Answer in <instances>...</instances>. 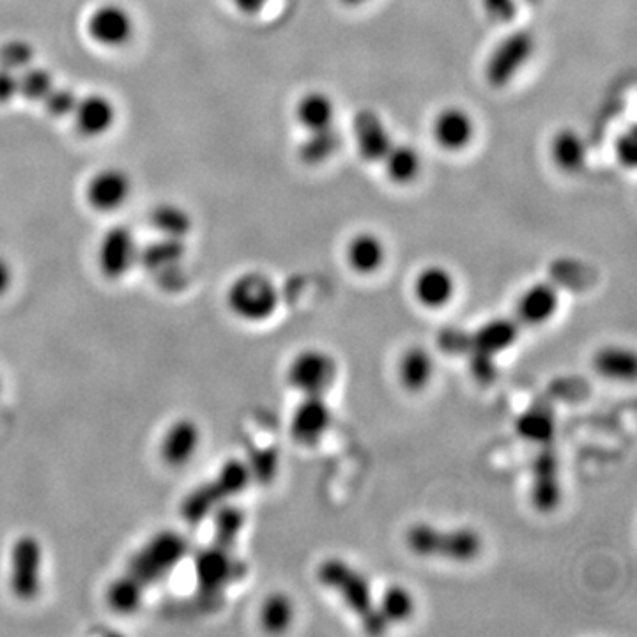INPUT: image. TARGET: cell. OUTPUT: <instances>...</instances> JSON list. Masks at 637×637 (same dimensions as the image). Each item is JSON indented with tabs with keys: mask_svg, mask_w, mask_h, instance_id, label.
Instances as JSON below:
<instances>
[{
	"mask_svg": "<svg viewBox=\"0 0 637 637\" xmlns=\"http://www.w3.org/2000/svg\"><path fill=\"white\" fill-rule=\"evenodd\" d=\"M531 499L538 512H553L561 499L559 466L555 455H541L533 467Z\"/></svg>",
	"mask_w": 637,
	"mask_h": 637,
	"instance_id": "44dd1931",
	"label": "cell"
},
{
	"mask_svg": "<svg viewBox=\"0 0 637 637\" xmlns=\"http://www.w3.org/2000/svg\"><path fill=\"white\" fill-rule=\"evenodd\" d=\"M347 266L358 277H374L389 259V248L383 238L372 231L356 232L344 248Z\"/></svg>",
	"mask_w": 637,
	"mask_h": 637,
	"instance_id": "d6986e66",
	"label": "cell"
},
{
	"mask_svg": "<svg viewBox=\"0 0 637 637\" xmlns=\"http://www.w3.org/2000/svg\"><path fill=\"white\" fill-rule=\"evenodd\" d=\"M14 282V271L10 260L0 255V298L11 291Z\"/></svg>",
	"mask_w": 637,
	"mask_h": 637,
	"instance_id": "60d3db41",
	"label": "cell"
},
{
	"mask_svg": "<svg viewBox=\"0 0 637 637\" xmlns=\"http://www.w3.org/2000/svg\"><path fill=\"white\" fill-rule=\"evenodd\" d=\"M340 369L335 356L319 347H306L292 356L286 369L289 386L300 397H328L337 384Z\"/></svg>",
	"mask_w": 637,
	"mask_h": 637,
	"instance_id": "5b68a950",
	"label": "cell"
},
{
	"mask_svg": "<svg viewBox=\"0 0 637 637\" xmlns=\"http://www.w3.org/2000/svg\"><path fill=\"white\" fill-rule=\"evenodd\" d=\"M2 386H4V384H2V378H0V393H2Z\"/></svg>",
	"mask_w": 637,
	"mask_h": 637,
	"instance_id": "ee69618b",
	"label": "cell"
},
{
	"mask_svg": "<svg viewBox=\"0 0 637 637\" xmlns=\"http://www.w3.org/2000/svg\"><path fill=\"white\" fill-rule=\"evenodd\" d=\"M202 447V429L192 418H177L166 425L158 452L165 466L183 470L195 461Z\"/></svg>",
	"mask_w": 637,
	"mask_h": 637,
	"instance_id": "8fae6325",
	"label": "cell"
},
{
	"mask_svg": "<svg viewBox=\"0 0 637 637\" xmlns=\"http://www.w3.org/2000/svg\"><path fill=\"white\" fill-rule=\"evenodd\" d=\"M616 158L622 165L627 166V169H633L636 165L637 157V137L636 130L630 128V130L625 131L624 135H619L618 140H616Z\"/></svg>",
	"mask_w": 637,
	"mask_h": 637,
	"instance_id": "74e56055",
	"label": "cell"
},
{
	"mask_svg": "<svg viewBox=\"0 0 637 637\" xmlns=\"http://www.w3.org/2000/svg\"><path fill=\"white\" fill-rule=\"evenodd\" d=\"M522 2H528V4H538L541 0H522Z\"/></svg>",
	"mask_w": 637,
	"mask_h": 637,
	"instance_id": "7bdbcfd3",
	"label": "cell"
},
{
	"mask_svg": "<svg viewBox=\"0 0 637 637\" xmlns=\"http://www.w3.org/2000/svg\"><path fill=\"white\" fill-rule=\"evenodd\" d=\"M280 292L264 271H245L227 289V306L241 323L264 324L277 314Z\"/></svg>",
	"mask_w": 637,
	"mask_h": 637,
	"instance_id": "3957f363",
	"label": "cell"
},
{
	"mask_svg": "<svg viewBox=\"0 0 637 637\" xmlns=\"http://www.w3.org/2000/svg\"><path fill=\"white\" fill-rule=\"evenodd\" d=\"M74 128L85 139H97L116 126L117 106L105 94L94 93L79 97L74 105Z\"/></svg>",
	"mask_w": 637,
	"mask_h": 637,
	"instance_id": "ac0fdd59",
	"label": "cell"
},
{
	"mask_svg": "<svg viewBox=\"0 0 637 637\" xmlns=\"http://www.w3.org/2000/svg\"><path fill=\"white\" fill-rule=\"evenodd\" d=\"M381 163L384 174L395 186L413 185L424 171V158L413 143L393 142Z\"/></svg>",
	"mask_w": 637,
	"mask_h": 637,
	"instance_id": "cb8c5ba5",
	"label": "cell"
},
{
	"mask_svg": "<svg viewBox=\"0 0 637 637\" xmlns=\"http://www.w3.org/2000/svg\"><path fill=\"white\" fill-rule=\"evenodd\" d=\"M185 551V541L179 535L166 533V535L154 536V541L149 542L135 558L131 574L143 584H148L151 579L162 578L171 572L177 561L183 558Z\"/></svg>",
	"mask_w": 637,
	"mask_h": 637,
	"instance_id": "9a60e30c",
	"label": "cell"
},
{
	"mask_svg": "<svg viewBox=\"0 0 637 637\" xmlns=\"http://www.w3.org/2000/svg\"><path fill=\"white\" fill-rule=\"evenodd\" d=\"M536 48H538V43L533 31L526 27L510 31L507 36L496 43L485 60V82L496 91L510 88V83L518 79L522 70L535 57Z\"/></svg>",
	"mask_w": 637,
	"mask_h": 637,
	"instance_id": "277c9868",
	"label": "cell"
},
{
	"mask_svg": "<svg viewBox=\"0 0 637 637\" xmlns=\"http://www.w3.org/2000/svg\"><path fill=\"white\" fill-rule=\"evenodd\" d=\"M34 57H36V50L33 43L25 39H10L0 45V68L4 70H11L14 73L27 70L28 66L34 65Z\"/></svg>",
	"mask_w": 637,
	"mask_h": 637,
	"instance_id": "e575fe53",
	"label": "cell"
},
{
	"mask_svg": "<svg viewBox=\"0 0 637 637\" xmlns=\"http://www.w3.org/2000/svg\"><path fill=\"white\" fill-rule=\"evenodd\" d=\"M340 4L346 5V8H351V10H356V8H361V5H366L367 2L370 0H338Z\"/></svg>",
	"mask_w": 637,
	"mask_h": 637,
	"instance_id": "b9f144b4",
	"label": "cell"
},
{
	"mask_svg": "<svg viewBox=\"0 0 637 637\" xmlns=\"http://www.w3.org/2000/svg\"><path fill=\"white\" fill-rule=\"evenodd\" d=\"M636 355L627 347L611 344L593 355V370L607 381L630 383L636 378Z\"/></svg>",
	"mask_w": 637,
	"mask_h": 637,
	"instance_id": "83f0119b",
	"label": "cell"
},
{
	"mask_svg": "<svg viewBox=\"0 0 637 637\" xmlns=\"http://www.w3.org/2000/svg\"><path fill=\"white\" fill-rule=\"evenodd\" d=\"M149 223L162 238L185 241L194 231V218L179 204L163 202L149 215Z\"/></svg>",
	"mask_w": 637,
	"mask_h": 637,
	"instance_id": "f546056e",
	"label": "cell"
},
{
	"mask_svg": "<svg viewBox=\"0 0 637 637\" xmlns=\"http://www.w3.org/2000/svg\"><path fill=\"white\" fill-rule=\"evenodd\" d=\"M85 31L100 47L123 48L134 39L135 19L125 5L105 2L89 14Z\"/></svg>",
	"mask_w": 637,
	"mask_h": 637,
	"instance_id": "9c48e42d",
	"label": "cell"
},
{
	"mask_svg": "<svg viewBox=\"0 0 637 637\" xmlns=\"http://www.w3.org/2000/svg\"><path fill=\"white\" fill-rule=\"evenodd\" d=\"M549 151L551 160L556 169L568 176L579 174L587 166L588 157H590L587 140L574 128L556 131L551 140Z\"/></svg>",
	"mask_w": 637,
	"mask_h": 637,
	"instance_id": "7402d4cb",
	"label": "cell"
},
{
	"mask_svg": "<svg viewBox=\"0 0 637 637\" xmlns=\"http://www.w3.org/2000/svg\"><path fill=\"white\" fill-rule=\"evenodd\" d=\"M413 298L429 312H439L452 305L458 294V278L443 264H427L413 280Z\"/></svg>",
	"mask_w": 637,
	"mask_h": 637,
	"instance_id": "5bb4252c",
	"label": "cell"
},
{
	"mask_svg": "<svg viewBox=\"0 0 637 637\" xmlns=\"http://www.w3.org/2000/svg\"><path fill=\"white\" fill-rule=\"evenodd\" d=\"M378 611L386 627L404 625L412 622L418 613V599L412 588L395 582L379 593Z\"/></svg>",
	"mask_w": 637,
	"mask_h": 637,
	"instance_id": "4316f807",
	"label": "cell"
},
{
	"mask_svg": "<svg viewBox=\"0 0 637 637\" xmlns=\"http://www.w3.org/2000/svg\"><path fill=\"white\" fill-rule=\"evenodd\" d=\"M344 135L337 125L326 126L321 130L305 131V137L298 146V158L309 166H321L337 157L343 149Z\"/></svg>",
	"mask_w": 637,
	"mask_h": 637,
	"instance_id": "d4e9b609",
	"label": "cell"
},
{
	"mask_svg": "<svg viewBox=\"0 0 637 637\" xmlns=\"http://www.w3.org/2000/svg\"><path fill=\"white\" fill-rule=\"evenodd\" d=\"M231 565L229 551L227 553L223 549L204 551L197 559V581L208 588L223 587L225 582L231 581Z\"/></svg>",
	"mask_w": 637,
	"mask_h": 637,
	"instance_id": "1f68e13d",
	"label": "cell"
},
{
	"mask_svg": "<svg viewBox=\"0 0 637 637\" xmlns=\"http://www.w3.org/2000/svg\"><path fill=\"white\" fill-rule=\"evenodd\" d=\"M352 139L361 160L367 163H381L389 153L393 140L389 126L374 108H361L352 117Z\"/></svg>",
	"mask_w": 637,
	"mask_h": 637,
	"instance_id": "2e32d148",
	"label": "cell"
},
{
	"mask_svg": "<svg viewBox=\"0 0 637 637\" xmlns=\"http://www.w3.org/2000/svg\"><path fill=\"white\" fill-rule=\"evenodd\" d=\"M333 425L328 397H301L289 421V432L294 443L312 449L317 447Z\"/></svg>",
	"mask_w": 637,
	"mask_h": 637,
	"instance_id": "30bf717a",
	"label": "cell"
},
{
	"mask_svg": "<svg viewBox=\"0 0 637 637\" xmlns=\"http://www.w3.org/2000/svg\"><path fill=\"white\" fill-rule=\"evenodd\" d=\"M409 555L439 559L447 564L467 565L484 553V536L472 526H438L435 522H415L404 533Z\"/></svg>",
	"mask_w": 637,
	"mask_h": 637,
	"instance_id": "6da1fadb",
	"label": "cell"
},
{
	"mask_svg": "<svg viewBox=\"0 0 637 637\" xmlns=\"http://www.w3.org/2000/svg\"><path fill=\"white\" fill-rule=\"evenodd\" d=\"M185 241L160 236V240L140 246V266L166 289L185 283Z\"/></svg>",
	"mask_w": 637,
	"mask_h": 637,
	"instance_id": "ba28073f",
	"label": "cell"
},
{
	"mask_svg": "<svg viewBox=\"0 0 637 637\" xmlns=\"http://www.w3.org/2000/svg\"><path fill=\"white\" fill-rule=\"evenodd\" d=\"M559 306L561 296L555 283H531L516 301V319L526 328H542L558 315Z\"/></svg>",
	"mask_w": 637,
	"mask_h": 637,
	"instance_id": "e0dca14e",
	"label": "cell"
},
{
	"mask_svg": "<svg viewBox=\"0 0 637 637\" xmlns=\"http://www.w3.org/2000/svg\"><path fill=\"white\" fill-rule=\"evenodd\" d=\"M20 96L31 103H43L45 97L56 89V79L47 68L28 66L19 74Z\"/></svg>",
	"mask_w": 637,
	"mask_h": 637,
	"instance_id": "d6a6232c",
	"label": "cell"
},
{
	"mask_svg": "<svg viewBox=\"0 0 637 637\" xmlns=\"http://www.w3.org/2000/svg\"><path fill=\"white\" fill-rule=\"evenodd\" d=\"M516 427L521 438L530 443L549 441L555 435V420H553V415L545 409H528L526 413H522Z\"/></svg>",
	"mask_w": 637,
	"mask_h": 637,
	"instance_id": "836d02e7",
	"label": "cell"
},
{
	"mask_svg": "<svg viewBox=\"0 0 637 637\" xmlns=\"http://www.w3.org/2000/svg\"><path fill=\"white\" fill-rule=\"evenodd\" d=\"M45 553L36 536H20L11 545L8 584L11 593L24 602H33L43 588Z\"/></svg>",
	"mask_w": 637,
	"mask_h": 637,
	"instance_id": "8992f818",
	"label": "cell"
},
{
	"mask_svg": "<svg viewBox=\"0 0 637 637\" xmlns=\"http://www.w3.org/2000/svg\"><path fill=\"white\" fill-rule=\"evenodd\" d=\"M19 96V73L0 68V105H10Z\"/></svg>",
	"mask_w": 637,
	"mask_h": 637,
	"instance_id": "f35d334b",
	"label": "cell"
},
{
	"mask_svg": "<svg viewBox=\"0 0 637 637\" xmlns=\"http://www.w3.org/2000/svg\"><path fill=\"white\" fill-rule=\"evenodd\" d=\"M241 14L245 16H257L263 13L269 0H229Z\"/></svg>",
	"mask_w": 637,
	"mask_h": 637,
	"instance_id": "ab89813d",
	"label": "cell"
},
{
	"mask_svg": "<svg viewBox=\"0 0 637 637\" xmlns=\"http://www.w3.org/2000/svg\"><path fill=\"white\" fill-rule=\"evenodd\" d=\"M519 326L521 324L513 319H495L490 323H485L473 335L472 343L476 355L480 358H490L507 351L518 343Z\"/></svg>",
	"mask_w": 637,
	"mask_h": 637,
	"instance_id": "484cf974",
	"label": "cell"
},
{
	"mask_svg": "<svg viewBox=\"0 0 637 637\" xmlns=\"http://www.w3.org/2000/svg\"><path fill=\"white\" fill-rule=\"evenodd\" d=\"M257 616L266 633L275 636L289 633L298 616L294 599L286 591H273L264 597Z\"/></svg>",
	"mask_w": 637,
	"mask_h": 637,
	"instance_id": "f1b7e54d",
	"label": "cell"
},
{
	"mask_svg": "<svg viewBox=\"0 0 637 637\" xmlns=\"http://www.w3.org/2000/svg\"><path fill=\"white\" fill-rule=\"evenodd\" d=\"M294 119L305 131L321 130L335 125L337 103L321 89H312L309 93L301 94L296 102Z\"/></svg>",
	"mask_w": 637,
	"mask_h": 637,
	"instance_id": "603a6c76",
	"label": "cell"
},
{
	"mask_svg": "<svg viewBox=\"0 0 637 637\" xmlns=\"http://www.w3.org/2000/svg\"><path fill=\"white\" fill-rule=\"evenodd\" d=\"M430 135L436 146L447 153H462L476 137V123L472 112L459 105L443 106L430 123Z\"/></svg>",
	"mask_w": 637,
	"mask_h": 637,
	"instance_id": "7c38bea8",
	"label": "cell"
},
{
	"mask_svg": "<svg viewBox=\"0 0 637 637\" xmlns=\"http://www.w3.org/2000/svg\"><path fill=\"white\" fill-rule=\"evenodd\" d=\"M139 241L130 227H111L97 245V269L108 280H120L139 264Z\"/></svg>",
	"mask_w": 637,
	"mask_h": 637,
	"instance_id": "52a82bcc",
	"label": "cell"
},
{
	"mask_svg": "<svg viewBox=\"0 0 637 637\" xmlns=\"http://www.w3.org/2000/svg\"><path fill=\"white\" fill-rule=\"evenodd\" d=\"M317 581L344 602L347 610L360 619L367 633L381 634L386 630L383 619L379 616L378 597L370 587L369 579L340 558H328L317 567Z\"/></svg>",
	"mask_w": 637,
	"mask_h": 637,
	"instance_id": "7a4b0ae2",
	"label": "cell"
},
{
	"mask_svg": "<svg viewBox=\"0 0 637 637\" xmlns=\"http://www.w3.org/2000/svg\"><path fill=\"white\" fill-rule=\"evenodd\" d=\"M397 381L407 393H424L436 375V360L427 347L409 346L401 352L397 360Z\"/></svg>",
	"mask_w": 637,
	"mask_h": 637,
	"instance_id": "ffe728a7",
	"label": "cell"
},
{
	"mask_svg": "<svg viewBox=\"0 0 637 637\" xmlns=\"http://www.w3.org/2000/svg\"><path fill=\"white\" fill-rule=\"evenodd\" d=\"M519 2L521 0H480L482 10L487 19L496 24H512L518 19Z\"/></svg>",
	"mask_w": 637,
	"mask_h": 637,
	"instance_id": "8d00e7d4",
	"label": "cell"
},
{
	"mask_svg": "<svg viewBox=\"0 0 637 637\" xmlns=\"http://www.w3.org/2000/svg\"><path fill=\"white\" fill-rule=\"evenodd\" d=\"M143 584L134 574H128L125 578H117L111 582L106 590V601L112 611L120 614H131L139 610L142 604Z\"/></svg>",
	"mask_w": 637,
	"mask_h": 637,
	"instance_id": "4dcf8cb0",
	"label": "cell"
},
{
	"mask_svg": "<svg viewBox=\"0 0 637 637\" xmlns=\"http://www.w3.org/2000/svg\"><path fill=\"white\" fill-rule=\"evenodd\" d=\"M131 192H134V181L130 174L117 166H108V169L97 171L88 181L85 200L94 211L108 215L123 208L130 200Z\"/></svg>",
	"mask_w": 637,
	"mask_h": 637,
	"instance_id": "4fadbf2b",
	"label": "cell"
},
{
	"mask_svg": "<svg viewBox=\"0 0 637 637\" xmlns=\"http://www.w3.org/2000/svg\"><path fill=\"white\" fill-rule=\"evenodd\" d=\"M77 102H79V96L71 89L57 88L56 85V89L45 97L42 105H45L48 116L65 119V117H71Z\"/></svg>",
	"mask_w": 637,
	"mask_h": 637,
	"instance_id": "d590c367",
	"label": "cell"
}]
</instances>
